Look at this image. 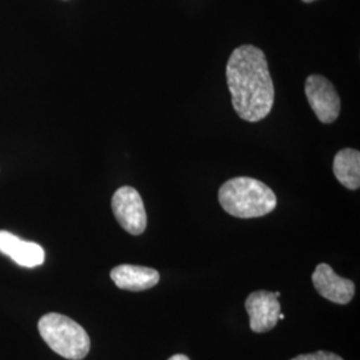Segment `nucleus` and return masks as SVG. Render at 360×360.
<instances>
[{
    "label": "nucleus",
    "mask_w": 360,
    "mask_h": 360,
    "mask_svg": "<svg viewBox=\"0 0 360 360\" xmlns=\"http://www.w3.org/2000/svg\"><path fill=\"white\" fill-rule=\"evenodd\" d=\"M221 208L235 218H260L276 207V195L263 181L239 176L227 180L219 190Z\"/></svg>",
    "instance_id": "nucleus-2"
},
{
    "label": "nucleus",
    "mask_w": 360,
    "mask_h": 360,
    "mask_svg": "<svg viewBox=\"0 0 360 360\" xmlns=\"http://www.w3.org/2000/svg\"><path fill=\"white\" fill-rule=\"evenodd\" d=\"M111 207L123 230L131 235H142L147 227V214L141 193L129 186L120 187L112 196Z\"/></svg>",
    "instance_id": "nucleus-4"
},
{
    "label": "nucleus",
    "mask_w": 360,
    "mask_h": 360,
    "mask_svg": "<svg viewBox=\"0 0 360 360\" xmlns=\"http://www.w3.org/2000/svg\"><path fill=\"white\" fill-rule=\"evenodd\" d=\"M312 283L319 295L336 304H347L355 295L352 281L339 276L328 264L321 263L312 272Z\"/></svg>",
    "instance_id": "nucleus-7"
},
{
    "label": "nucleus",
    "mask_w": 360,
    "mask_h": 360,
    "mask_svg": "<svg viewBox=\"0 0 360 360\" xmlns=\"http://www.w3.org/2000/svg\"><path fill=\"white\" fill-rule=\"evenodd\" d=\"M284 318H285V316L281 312V314H279V321H283Z\"/></svg>",
    "instance_id": "nucleus-13"
},
{
    "label": "nucleus",
    "mask_w": 360,
    "mask_h": 360,
    "mask_svg": "<svg viewBox=\"0 0 360 360\" xmlns=\"http://www.w3.org/2000/svg\"><path fill=\"white\" fill-rule=\"evenodd\" d=\"M281 292L255 291L245 299V311L250 315V328L257 333H269L279 322Z\"/></svg>",
    "instance_id": "nucleus-6"
},
{
    "label": "nucleus",
    "mask_w": 360,
    "mask_h": 360,
    "mask_svg": "<svg viewBox=\"0 0 360 360\" xmlns=\"http://www.w3.org/2000/svg\"><path fill=\"white\" fill-rule=\"evenodd\" d=\"M303 3H312V1H315V0H302Z\"/></svg>",
    "instance_id": "nucleus-14"
},
{
    "label": "nucleus",
    "mask_w": 360,
    "mask_h": 360,
    "mask_svg": "<svg viewBox=\"0 0 360 360\" xmlns=\"http://www.w3.org/2000/svg\"><path fill=\"white\" fill-rule=\"evenodd\" d=\"M306 96L309 107L324 123H334L340 114V98L334 84L322 75H309L306 80Z\"/></svg>",
    "instance_id": "nucleus-5"
},
{
    "label": "nucleus",
    "mask_w": 360,
    "mask_h": 360,
    "mask_svg": "<svg viewBox=\"0 0 360 360\" xmlns=\"http://www.w3.org/2000/svg\"><path fill=\"white\" fill-rule=\"evenodd\" d=\"M39 334L53 352L68 360L84 359L90 352V336L71 318L50 312L40 318Z\"/></svg>",
    "instance_id": "nucleus-3"
},
{
    "label": "nucleus",
    "mask_w": 360,
    "mask_h": 360,
    "mask_svg": "<svg viewBox=\"0 0 360 360\" xmlns=\"http://www.w3.org/2000/svg\"><path fill=\"white\" fill-rule=\"evenodd\" d=\"M291 360H343L339 355H336L334 352H328V351H318V352H312V354H304V355H299L294 359Z\"/></svg>",
    "instance_id": "nucleus-11"
},
{
    "label": "nucleus",
    "mask_w": 360,
    "mask_h": 360,
    "mask_svg": "<svg viewBox=\"0 0 360 360\" xmlns=\"http://www.w3.org/2000/svg\"><path fill=\"white\" fill-rule=\"evenodd\" d=\"M110 276L117 288L134 292L150 290L160 281L159 272L154 269L132 264L117 266L111 270Z\"/></svg>",
    "instance_id": "nucleus-9"
},
{
    "label": "nucleus",
    "mask_w": 360,
    "mask_h": 360,
    "mask_svg": "<svg viewBox=\"0 0 360 360\" xmlns=\"http://www.w3.org/2000/svg\"><path fill=\"white\" fill-rule=\"evenodd\" d=\"M335 176L348 190L360 187V153L354 148H343L335 155L333 165Z\"/></svg>",
    "instance_id": "nucleus-10"
},
{
    "label": "nucleus",
    "mask_w": 360,
    "mask_h": 360,
    "mask_svg": "<svg viewBox=\"0 0 360 360\" xmlns=\"http://www.w3.org/2000/svg\"><path fill=\"white\" fill-rule=\"evenodd\" d=\"M226 77L239 117L255 123L270 114L275 90L267 58L260 49L250 44L235 49L227 62Z\"/></svg>",
    "instance_id": "nucleus-1"
},
{
    "label": "nucleus",
    "mask_w": 360,
    "mask_h": 360,
    "mask_svg": "<svg viewBox=\"0 0 360 360\" xmlns=\"http://www.w3.org/2000/svg\"><path fill=\"white\" fill-rule=\"evenodd\" d=\"M0 252L27 269L38 267L46 260L43 247L34 242H26L11 232L0 231Z\"/></svg>",
    "instance_id": "nucleus-8"
},
{
    "label": "nucleus",
    "mask_w": 360,
    "mask_h": 360,
    "mask_svg": "<svg viewBox=\"0 0 360 360\" xmlns=\"http://www.w3.org/2000/svg\"><path fill=\"white\" fill-rule=\"evenodd\" d=\"M168 360H190V358H188V356H186V355H183V354H178V355L171 356Z\"/></svg>",
    "instance_id": "nucleus-12"
}]
</instances>
